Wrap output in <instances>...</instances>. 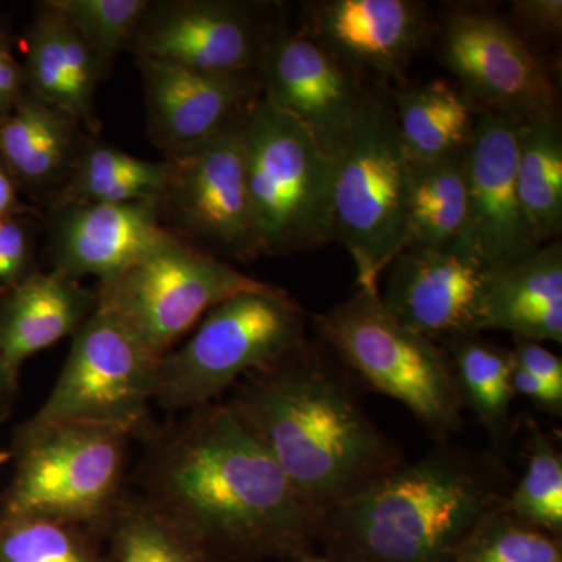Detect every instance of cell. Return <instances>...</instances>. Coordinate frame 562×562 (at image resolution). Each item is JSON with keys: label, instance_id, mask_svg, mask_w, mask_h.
<instances>
[{"label": "cell", "instance_id": "30", "mask_svg": "<svg viewBox=\"0 0 562 562\" xmlns=\"http://www.w3.org/2000/svg\"><path fill=\"white\" fill-rule=\"evenodd\" d=\"M503 509L516 519L562 536V454L553 435L528 422L525 471Z\"/></svg>", "mask_w": 562, "mask_h": 562}, {"label": "cell", "instance_id": "31", "mask_svg": "<svg viewBox=\"0 0 562 562\" xmlns=\"http://www.w3.org/2000/svg\"><path fill=\"white\" fill-rule=\"evenodd\" d=\"M99 539L58 520L0 519V562H109Z\"/></svg>", "mask_w": 562, "mask_h": 562}, {"label": "cell", "instance_id": "37", "mask_svg": "<svg viewBox=\"0 0 562 562\" xmlns=\"http://www.w3.org/2000/svg\"><path fill=\"white\" fill-rule=\"evenodd\" d=\"M513 14L525 31L539 38H557L562 31V0H519Z\"/></svg>", "mask_w": 562, "mask_h": 562}, {"label": "cell", "instance_id": "24", "mask_svg": "<svg viewBox=\"0 0 562 562\" xmlns=\"http://www.w3.org/2000/svg\"><path fill=\"white\" fill-rule=\"evenodd\" d=\"M391 101L409 162L441 160L464 151L482 114L460 87L446 80L391 92Z\"/></svg>", "mask_w": 562, "mask_h": 562}, {"label": "cell", "instance_id": "21", "mask_svg": "<svg viewBox=\"0 0 562 562\" xmlns=\"http://www.w3.org/2000/svg\"><path fill=\"white\" fill-rule=\"evenodd\" d=\"M22 57L29 91L65 111L85 132L99 136L102 122L95 94L105 76L94 52L47 2L36 7Z\"/></svg>", "mask_w": 562, "mask_h": 562}, {"label": "cell", "instance_id": "3", "mask_svg": "<svg viewBox=\"0 0 562 562\" xmlns=\"http://www.w3.org/2000/svg\"><path fill=\"white\" fill-rule=\"evenodd\" d=\"M512 487L497 457L442 441L325 512L319 542L341 562H453Z\"/></svg>", "mask_w": 562, "mask_h": 562}, {"label": "cell", "instance_id": "2", "mask_svg": "<svg viewBox=\"0 0 562 562\" xmlns=\"http://www.w3.org/2000/svg\"><path fill=\"white\" fill-rule=\"evenodd\" d=\"M225 405L322 514L403 462L346 373L308 339L243 379Z\"/></svg>", "mask_w": 562, "mask_h": 562}, {"label": "cell", "instance_id": "5", "mask_svg": "<svg viewBox=\"0 0 562 562\" xmlns=\"http://www.w3.org/2000/svg\"><path fill=\"white\" fill-rule=\"evenodd\" d=\"M131 431L91 424H54L14 432L16 471L0 503V519L58 520L101 538L124 497Z\"/></svg>", "mask_w": 562, "mask_h": 562}, {"label": "cell", "instance_id": "27", "mask_svg": "<svg viewBox=\"0 0 562 562\" xmlns=\"http://www.w3.org/2000/svg\"><path fill=\"white\" fill-rule=\"evenodd\" d=\"M442 344L452 364L462 408L475 414L492 441L505 442L516 397L512 383L513 350L503 349L480 335L460 336Z\"/></svg>", "mask_w": 562, "mask_h": 562}, {"label": "cell", "instance_id": "28", "mask_svg": "<svg viewBox=\"0 0 562 562\" xmlns=\"http://www.w3.org/2000/svg\"><path fill=\"white\" fill-rule=\"evenodd\" d=\"M517 191L539 246L562 233V136L558 116L525 122L519 133Z\"/></svg>", "mask_w": 562, "mask_h": 562}, {"label": "cell", "instance_id": "17", "mask_svg": "<svg viewBox=\"0 0 562 562\" xmlns=\"http://www.w3.org/2000/svg\"><path fill=\"white\" fill-rule=\"evenodd\" d=\"M135 60L147 135L165 158L206 143L261 98L258 74H211L150 58Z\"/></svg>", "mask_w": 562, "mask_h": 562}, {"label": "cell", "instance_id": "6", "mask_svg": "<svg viewBox=\"0 0 562 562\" xmlns=\"http://www.w3.org/2000/svg\"><path fill=\"white\" fill-rule=\"evenodd\" d=\"M306 314L288 292L265 283L205 314L183 346L158 364L155 402L190 412L306 341Z\"/></svg>", "mask_w": 562, "mask_h": 562}, {"label": "cell", "instance_id": "10", "mask_svg": "<svg viewBox=\"0 0 562 562\" xmlns=\"http://www.w3.org/2000/svg\"><path fill=\"white\" fill-rule=\"evenodd\" d=\"M160 360L120 322L95 308L72 336L49 397L21 428L91 424L140 438L151 425L149 406Z\"/></svg>", "mask_w": 562, "mask_h": 562}, {"label": "cell", "instance_id": "41", "mask_svg": "<svg viewBox=\"0 0 562 562\" xmlns=\"http://www.w3.org/2000/svg\"><path fill=\"white\" fill-rule=\"evenodd\" d=\"M221 562V561H217ZM286 562H341V561H335L330 560V558L327 557H317V554H308V557L299 558V560H292Z\"/></svg>", "mask_w": 562, "mask_h": 562}, {"label": "cell", "instance_id": "29", "mask_svg": "<svg viewBox=\"0 0 562 562\" xmlns=\"http://www.w3.org/2000/svg\"><path fill=\"white\" fill-rule=\"evenodd\" d=\"M101 538L109 562H217L190 532L140 495L121 498Z\"/></svg>", "mask_w": 562, "mask_h": 562}, {"label": "cell", "instance_id": "13", "mask_svg": "<svg viewBox=\"0 0 562 562\" xmlns=\"http://www.w3.org/2000/svg\"><path fill=\"white\" fill-rule=\"evenodd\" d=\"M442 58L482 113L522 124L558 116V92L546 66L501 18L453 13L443 29Z\"/></svg>", "mask_w": 562, "mask_h": 562}, {"label": "cell", "instance_id": "35", "mask_svg": "<svg viewBox=\"0 0 562 562\" xmlns=\"http://www.w3.org/2000/svg\"><path fill=\"white\" fill-rule=\"evenodd\" d=\"M27 91L24 65L9 31L0 24V122L16 109Z\"/></svg>", "mask_w": 562, "mask_h": 562}, {"label": "cell", "instance_id": "40", "mask_svg": "<svg viewBox=\"0 0 562 562\" xmlns=\"http://www.w3.org/2000/svg\"><path fill=\"white\" fill-rule=\"evenodd\" d=\"M16 387L18 380H14L0 362V419L9 412Z\"/></svg>", "mask_w": 562, "mask_h": 562}, {"label": "cell", "instance_id": "33", "mask_svg": "<svg viewBox=\"0 0 562 562\" xmlns=\"http://www.w3.org/2000/svg\"><path fill=\"white\" fill-rule=\"evenodd\" d=\"M90 46L109 76L121 52L128 50L150 0H46Z\"/></svg>", "mask_w": 562, "mask_h": 562}, {"label": "cell", "instance_id": "38", "mask_svg": "<svg viewBox=\"0 0 562 562\" xmlns=\"http://www.w3.org/2000/svg\"><path fill=\"white\" fill-rule=\"evenodd\" d=\"M512 383L514 394L528 398L542 412L561 416L562 390L549 386V384L532 376L531 373L524 371L520 366L516 364V360H514Z\"/></svg>", "mask_w": 562, "mask_h": 562}, {"label": "cell", "instance_id": "26", "mask_svg": "<svg viewBox=\"0 0 562 562\" xmlns=\"http://www.w3.org/2000/svg\"><path fill=\"white\" fill-rule=\"evenodd\" d=\"M464 151L409 162L406 231L409 246L447 247L460 241L468 216Z\"/></svg>", "mask_w": 562, "mask_h": 562}, {"label": "cell", "instance_id": "18", "mask_svg": "<svg viewBox=\"0 0 562 562\" xmlns=\"http://www.w3.org/2000/svg\"><path fill=\"white\" fill-rule=\"evenodd\" d=\"M44 222L52 271L80 281L114 279L172 238L157 201L58 202L46 206Z\"/></svg>", "mask_w": 562, "mask_h": 562}, {"label": "cell", "instance_id": "22", "mask_svg": "<svg viewBox=\"0 0 562 562\" xmlns=\"http://www.w3.org/2000/svg\"><path fill=\"white\" fill-rule=\"evenodd\" d=\"M85 135L69 114L27 91L0 122V160L22 192L47 206L66 187Z\"/></svg>", "mask_w": 562, "mask_h": 562}, {"label": "cell", "instance_id": "4", "mask_svg": "<svg viewBox=\"0 0 562 562\" xmlns=\"http://www.w3.org/2000/svg\"><path fill=\"white\" fill-rule=\"evenodd\" d=\"M333 162L335 238L349 251L358 288L380 294L383 273L409 247V161L398 136L391 94L382 88H366Z\"/></svg>", "mask_w": 562, "mask_h": 562}, {"label": "cell", "instance_id": "1", "mask_svg": "<svg viewBox=\"0 0 562 562\" xmlns=\"http://www.w3.org/2000/svg\"><path fill=\"white\" fill-rule=\"evenodd\" d=\"M140 497L221 562L313 554L322 517L225 403L140 436Z\"/></svg>", "mask_w": 562, "mask_h": 562}, {"label": "cell", "instance_id": "16", "mask_svg": "<svg viewBox=\"0 0 562 562\" xmlns=\"http://www.w3.org/2000/svg\"><path fill=\"white\" fill-rule=\"evenodd\" d=\"M257 74L262 98L306 125L335 157L364 95L353 70L277 22Z\"/></svg>", "mask_w": 562, "mask_h": 562}, {"label": "cell", "instance_id": "9", "mask_svg": "<svg viewBox=\"0 0 562 562\" xmlns=\"http://www.w3.org/2000/svg\"><path fill=\"white\" fill-rule=\"evenodd\" d=\"M265 283L172 236L127 271L98 283L95 308L162 358L214 306Z\"/></svg>", "mask_w": 562, "mask_h": 562}, {"label": "cell", "instance_id": "39", "mask_svg": "<svg viewBox=\"0 0 562 562\" xmlns=\"http://www.w3.org/2000/svg\"><path fill=\"white\" fill-rule=\"evenodd\" d=\"M22 191L13 173L0 160V222L13 217H36L40 210L22 201Z\"/></svg>", "mask_w": 562, "mask_h": 562}, {"label": "cell", "instance_id": "11", "mask_svg": "<svg viewBox=\"0 0 562 562\" xmlns=\"http://www.w3.org/2000/svg\"><path fill=\"white\" fill-rule=\"evenodd\" d=\"M249 111L195 149L165 158L168 173L157 199L173 238L232 265L262 257L247 190Z\"/></svg>", "mask_w": 562, "mask_h": 562}, {"label": "cell", "instance_id": "36", "mask_svg": "<svg viewBox=\"0 0 562 562\" xmlns=\"http://www.w3.org/2000/svg\"><path fill=\"white\" fill-rule=\"evenodd\" d=\"M513 355L516 364L549 386L562 390V361L558 355L542 346V342L513 336Z\"/></svg>", "mask_w": 562, "mask_h": 562}, {"label": "cell", "instance_id": "7", "mask_svg": "<svg viewBox=\"0 0 562 562\" xmlns=\"http://www.w3.org/2000/svg\"><path fill=\"white\" fill-rule=\"evenodd\" d=\"M247 190L261 255L284 257L335 238V162L306 125L260 98L246 120Z\"/></svg>", "mask_w": 562, "mask_h": 562}, {"label": "cell", "instance_id": "25", "mask_svg": "<svg viewBox=\"0 0 562 562\" xmlns=\"http://www.w3.org/2000/svg\"><path fill=\"white\" fill-rule=\"evenodd\" d=\"M168 165L150 161L87 133L58 202L124 203L157 201ZM47 205V206H49Z\"/></svg>", "mask_w": 562, "mask_h": 562}, {"label": "cell", "instance_id": "20", "mask_svg": "<svg viewBox=\"0 0 562 562\" xmlns=\"http://www.w3.org/2000/svg\"><path fill=\"white\" fill-rule=\"evenodd\" d=\"M98 305L95 288L57 271H36L0 291V362L14 380L29 358L76 335Z\"/></svg>", "mask_w": 562, "mask_h": 562}, {"label": "cell", "instance_id": "42", "mask_svg": "<svg viewBox=\"0 0 562 562\" xmlns=\"http://www.w3.org/2000/svg\"><path fill=\"white\" fill-rule=\"evenodd\" d=\"M9 461H11V452H2V450H0V471H2L3 465Z\"/></svg>", "mask_w": 562, "mask_h": 562}, {"label": "cell", "instance_id": "14", "mask_svg": "<svg viewBox=\"0 0 562 562\" xmlns=\"http://www.w3.org/2000/svg\"><path fill=\"white\" fill-rule=\"evenodd\" d=\"M384 308L435 342L483 331L492 272L468 247L409 246L386 269Z\"/></svg>", "mask_w": 562, "mask_h": 562}, {"label": "cell", "instance_id": "12", "mask_svg": "<svg viewBox=\"0 0 562 562\" xmlns=\"http://www.w3.org/2000/svg\"><path fill=\"white\" fill-rule=\"evenodd\" d=\"M268 3L150 0L128 50L211 74H257L277 22Z\"/></svg>", "mask_w": 562, "mask_h": 562}, {"label": "cell", "instance_id": "23", "mask_svg": "<svg viewBox=\"0 0 562 562\" xmlns=\"http://www.w3.org/2000/svg\"><path fill=\"white\" fill-rule=\"evenodd\" d=\"M502 330L536 342H562V246L543 244L492 272L483 331Z\"/></svg>", "mask_w": 562, "mask_h": 562}, {"label": "cell", "instance_id": "15", "mask_svg": "<svg viewBox=\"0 0 562 562\" xmlns=\"http://www.w3.org/2000/svg\"><path fill=\"white\" fill-rule=\"evenodd\" d=\"M520 127L522 122L512 117L482 113L465 149L468 216L458 243L468 247L491 272L501 271L541 247L528 225L517 191Z\"/></svg>", "mask_w": 562, "mask_h": 562}, {"label": "cell", "instance_id": "34", "mask_svg": "<svg viewBox=\"0 0 562 562\" xmlns=\"http://www.w3.org/2000/svg\"><path fill=\"white\" fill-rule=\"evenodd\" d=\"M36 217H13L0 222V291L21 283L36 266L38 224Z\"/></svg>", "mask_w": 562, "mask_h": 562}, {"label": "cell", "instance_id": "19", "mask_svg": "<svg viewBox=\"0 0 562 562\" xmlns=\"http://www.w3.org/2000/svg\"><path fill=\"white\" fill-rule=\"evenodd\" d=\"M303 10L302 35L379 79L401 74L430 33L427 10L412 0H325Z\"/></svg>", "mask_w": 562, "mask_h": 562}, {"label": "cell", "instance_id": "8", "mask_svg": "<svg viewBox=\"0 0 562 562\" xmlns=\"http://www.w3.org/2000/svg\"><path fill=\"white\" fill-rule=\"evenodd\" d=\"M314 322L342 364L406 406L436 441H449L461 430L464 408L449 355L395 319L380 294L358 288Z\"/></svg>", "mask_w": 562, "mask_h": 562}, {"label": "cell", "instance_id": "32", "mask_svg": "<svg viewBox=\"0 0 562 562\" xmlns=\"http://www.w3.org/2000/svg\"><path fill=\"white\" fill-rule=\"evenodd\" d=\"M453 562H562V543L498 508L469 532Z\"/></svg>", "mask_w": 562, "mask_h": 562}]
</instances>
